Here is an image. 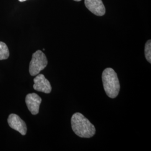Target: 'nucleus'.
<instances>
[{"label": "nucleus", "mask_w": 151, "mask_h": 151, "mask_svg": "<svg viewBox=\"0 0 151 151\" xmlns=\"http://www.w3.org/2000/svg\"><path fill=\"white\" fill-rule=\"evenodd\" d=\"M71 125L76 134L81 138H90L96 133L95 126L80 113H76L72 115Z\"/></svg>", "instance_id": "f257e3e1"}, {"label": "nucleus", "mask_w": 151, "mask_h": 151, "mask_svg": "<svg viewBox=\"0 0 151 151\" xmlns=\"http://www.w3.org/2000/svg\"><path fill=\"white\" fill-rule=\"evenodd\" d=\"M103 86L108 97L114 99L120 91V83L116 73L111 68H107L102 74Z\"/></svg>", "instance_id": "f03ea898"}, {"label": "nucleus", "mask_w": 151, "mask_h": 151, "mask_svg": "<svg viewBox=\"0 0 151 151\" xmlns=\"http://www.w3.org/2000/svg\"><path fill=\"white\" fill-rule=\"evenodd\" d=\"M48 60L43 52L38 50L32 54V58L29 65V73L30 75L35 76L38 75L47 67Z\"/></svg>", "instance_id": "7ed1b4c3"}, {"label": "nucleus", "mask_w": 151, "mask_h": 151, "mask_svg": "<svg viewBox=\"0 0 151 151\" xmlns=\"http://www.w3.org/2000/svg\"><path fill=\"white\" fill-rule=\"evenodd\" d=\"M7 122L12 129L19 132L22 135H25L27 133V126L24 120L15 114H11L7 119Z\"/></svg>", "instance_id": "20e7f679"}, {"label": "nucleus", "mask_w": 151, "mask_h": 151, "mask_svg": "<svg viewBox=\"0 0 151 151\" xmlns=\"http://www.w3.org/2000/svg\"><path fill=\"white\" fill-rule=\"evenodd\" d=\"M33 88L37 91L49 93L52 91V86L49 81L43 74H38L34 79Z\"/></svg>", "instance_id": "39448f33"}, {"label": "nucleus", "mask_w": 151, "mask_h": 151, "mask_svg": "<svg viewBox=\"0 0 151 151\" xmlns=\"http://www.w3.org/2000/svg\"><path fill=\"white\" fill-rule=\"evenodd\" d=\"M42 101V98L35 93H29L27 95L25 103L29 110L32 115H37L39 113Z\"/></svg>", "instance_id": "423d86ee"}, {"label": "nucleus", "mask_w": 151, "mask_h": 151, "mask_svg": "<svg viewBox=\"0 0 151 151\" xmlns=\"http://www.w3.org/2000/svg\"><path fill=\"white\" fill-rule=\"evenodd\" d=\"M85 4L95 15L103 16L105 14V7L101 0H85Z\"/></svg>", "instance_id": "0eeeda50"}, {"label": "nucleus", "mask_w": 151, "mask_h": 151, "mask_svg": "<svg viewBox=\"0 0 151 151\" xmlns=\"http://www.w3.org/2000/svg\"><path fill=\"white\" fill-rule=\"evenodd\" d=\"M10 55L9 50L5 43L0 42V60H7Z\"/></svg>", "instance_id": "6e6552de"}, {"label": "nucleus", "mask_w": 151, "mask_h": 151, "mask_svg": "<svg viewBox=\"0 0 151 151\" xmlns=\"http://www.w3.org/2000/svg\"><path fill=\"white\" fill-rule=\"evenodd\" d=\"M145 57L147 61L151 63V40H148L146 42L145 48Z\"/></svg>", "instance_id": "1a4fd4ad"}, {"label": "nucleus", "mask_w": 151, "mask_h": 151, "mask_svg": "<svg viewBox=\"0 0 151 151\" xmlns=\"http://www.w3.org/2000/svg\"><path fill=\"white\" fill-rule=\"evenodd\" d=\"M20 2H24V1H25L27 0H19Z\"/></svg>", "instance_id": "9d476101"}, {"label": "nucleus", "mask_w": 151, "mask_h": 151, "mask_svg": "<svg viewBox=\"0 0 151 151\" xmlns=\"http://www.w3.org/2000/svg\"><path fill=\"white\" fill-rule=\"evenodd\" d=\"M74 1H80L81 0H74Z\"/></svg>", "instance_id": "9b49d317"}]
</instances>
